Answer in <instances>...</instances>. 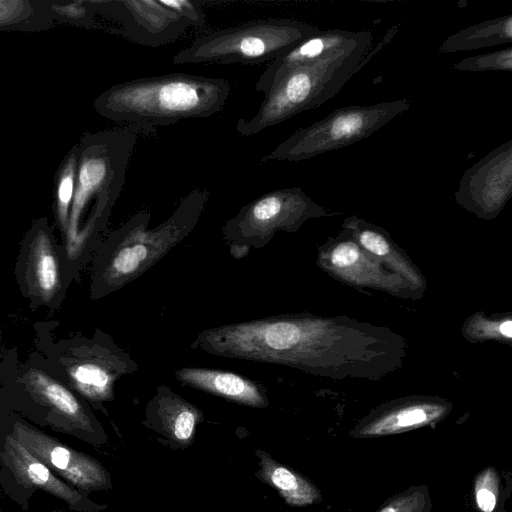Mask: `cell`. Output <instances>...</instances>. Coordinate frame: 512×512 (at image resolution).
Returning <instances> with one entry per match:
<instances>
[{
  "instance_id": "14",
  "label": "cell",
  "mask_w": 512,
  "mask_h": 512,
  "mask_svg": "<svg viewBox=\"0 0 512 512\" xmlns=\"http://www.w3.org/2000/svg\"><path fill=\"white\" fill-rule=\"evenodd\" d=\"M512 42V15L482 21L448 36L439 46L441 53H454Z\"/></svg>"
},
{
  "instance_id": "22",
  "label": "cell",
  "mask_w": 512,
  "mask_h": 512,
  "mask_svg": "<svg viewBox=\"0 0 512 512\" xmlns=\"http://www.w3.org/2000/svg\"><path fill=\"white\" fill-rule=\"evenodd\" d=\"M360 243L370 252L378 256H384L389 252V244L385 238L370 229H363L359 233Z\"/></svg>"
},
{
  "instance_id": "16",
  "label": "cell",
  "mask_w": 512,
  "mask_h": 512,
  "mask_svg": "<svg viewBox=\"0 0 512 512\" xmlns=\"http://www.w3.org/2000/svg\"><path fill=\"white\" fill-rule=\"evenodd\" d=\"M38 386L47 401L63 415L67 416L81 428L91 429V422L75 396L62 385L45 376H38Z\"/></svg>"
},
{
  "instance_id": "12",
  "label": "cell",
  "mask_w": 512,
  "mask_h": 512,
  "mask_svg": "<svg viewBox=\"0 0 512 512\" xmlns=\"http://www.w3.org/2000/svg\"><path fill=\"white\" fill-rule=\"evenodd\" d=\"M2 457L19 483L42 489L65 501L71 507L81 504V495L59 480L43 462L13 436L6 438Z\"/></svg>"
},
{
  "instance_id": "19",
  "label": "cell",
  "mask_w": 512,
  "mask_h": 512,
  "mask_svg": "<svg viewBox=\"0 0 512 512\" xmlns=\"http://www.w3.org/2000/svg\"><path fill=\"white\" fill-rule=\"evenodd\" d=\"M36 275L38 284L42 291L51 292L57 283V266L53 255L43 253L38 257L36 264Z\"/></svg>"
},
{
  "instance_id": "6",
  "label": "cell",
  "mask_w": 512,
  "mask_h": 512,
  "mask_svg": "<svg viewBox=\"0 0 512 512\" xmlns=\"http://www.w3.org/2000/svg\"><path fill=\"white\" fill-rule=\"evenodd\" d=\"M323 209L300 187L275 189L244 205L222 228L230 250L264 247L278 230L296 229Z\"/></svg>"
},
{
  "instance_id": "8",
  "label": "cell",
  "mask_w": 512,
  "mask_h": 512,
  "mask_svg": "<svg viewBox=\"0 0 512 512\" xmlns=\"http://www.w3.org/2000/svg\"><path fill=\"white\" fill-rule=\"evenodd\" d=\"M16 439L47 467L56 470L76 487L103 489L108 483L105 469L95 459L79 453L39 431L19 426Z\"/></svg>"
},
{
  "instance_id": "2",
  "label": "cell",
  "mask_w": 512,
  "mask_h": 512,
  "mask_svg": "<svg viewBox=\"0 0 512 512\" xmlns=\"http://www.w3.org/2000/svg\"><path fill=\"white\" fill-rule=\"evenodd\" d=\"M372 35L358 43L297 66L287 72L265 95L256 113L240 118L236 131L250 137L291 117L321 106L336 96L350 78L371 58Z\"/></svg>"
},
{
  "instance_id": "7",
  "label": "cell",
  "mask_w": 512,
  "mask_h": 512,
  "mask_svg": "<svg viewBox=\"0 0 512 512\" xmlns=\"http://www.w3.org/2000/svg\"><path fill=\"white\" fill-rule=\"evenodd\" d=\"M512 195V139L469 167L455 193L456 201L481 216L496 215Z\"/></svg>"
},
{
  "instance_id": "18",
  "label": "cell",
  "mask_w": 512,
  "mask_h": 512,
  "mask_svg": "<svg viewBox=\"0 0 512 512\" xmlns=\"http://www.w3.org/2000/svg\"><path fill=\"white\" fill-rule=\"evenodd\" d=\"M77 175V158L73 153L62 168L57 183V210L65 227L68 224V210L74 196Z\"/></svg>"
},
{
  "instance_id": "21",
  "label": "cell",
  "mask_w": 512,
  "mask_h": 512,
  "mask_svg": "<svg viewBox=\"0 0 512 512\" xmlns=\"http://www.w3.org/2000/svg\"><path fill=\"white\" fill-rule=\"evenodd\" d=\"M359 258V251L356 244L344 242L339 244L331 255L333 265L343 268L353 265Z\"/></svg>"
},
{
  "instance_id": "1",
  "label": "cell",
  "mask_w": 512,
  "mask_h": 512,
  "mask_svg": "<svg viewBox=\"0 0 512 512\" xmlns=\"http://www.w3.org/2000/svg\"><path fill=\"white\" fill-rule=\"evenodd\" d=\"M230 92L225 78L177 72L118 83L101 94L95 106L103 116L140 132L215 115Z\"/></svg>"
},
{
  "instance_id": "17",
  "label": "cell",
  "mask_w": 512,
  "mask_h": 512,
  "mask_svg": "<svg viewBox=\"0 0 512 512\" xmlns=\"http://www.w3.org/2000/svg\"><path fill=\"white\" fill-rule=\"evenodd\" d=\"M453 69L468 72H512V48L466 57L453 64Z\"/></svg>"
},
{
  "instance_id": "11",
  "label": "cell",
  "mask_w": 512,
  "mask_h": 512,
  "mask_svg": "<svg viewBox=\"0 0 512 512\" xmlns=\"http://www.w3.org/2000/svg\"><path fill=\"white\" fill-rule=\"evenodd\" d=\"M183 385L205 391L226 400L256 408L268 405L264 386L231 371L185 367L175 371Z\"/></svg>"
},
{
  "instance_id": "3",
  "label": "cell",
  "mask_w": 512,
  "mask_h": 512,
  "mask_svg": "<svg viewBox=\"0 0 512 512\" xmlns=\"http://www.w3.org/2000/svg\"><path fill=\"white\" fill-rule=\"evenodd\" d=\"M209 199L206 189L195 188L183 197L173 213L154 228H147L150 212L133 215L115 234L103 278L119 289L150 269L196 227Z\"/></svg>"
},
{
  "instance_id": "13",
  "label": "cell",
  "mask_w": 512,
  "mask_h": 512,
  "mask_svg": "<svg viewBox=\"0 0 512 512\" xmlns=\"http://www.w3.org/2000/svg\"><path fill=\"white\" fill-rule=\"evenodd\" d=\"M147 415L168 438L189 444L202 412L167 386H159L147 405Z\"/></svg>"
},
{
  "instance_id": "10",
  "label": "cell",
  "mask_w": 512,
  "mask_h": 512,
  "mask_svg": "<svg viewBox=\"0 0 512 512\" xmlns=\"http://www.w3.org/2000/svg\"><path fill=\"white\" fill-rule=\"evenodd\" d=\"M369 33L370 31L366 30L318 29L317 32L271 61L258 78L255 90L265 95L291 69L354 45Z\"/></svg>"
},
{
  "instance_id": "20",
  "label": "cell",
  "mask_w": 512,
  "mask_h": 512,
  "mask_svg": "<svg viewBox=\"0 0 512 512\" xmlns=\"http://www.w3.org/2000/svg\"><path fill=\"white\" fill-rule=\"evenodd\" d=\"M162 3L184 18L190 26L201 27L205 23L204 14L196 2L189 0H162Z\"/></svg>"
},
{
  "instance_id": "24",
  "label": "cell",
  "mask_w": 512,
  "mask_h": 512,
  "mask_svg": "<svg viewBox=\"0 0 512 512\" xmlns=\"http://www.w3.org/2000/svg\"><path fill=\"white\" fill-rule=\"evenodd\" d=\"M476 500L479 508L484 512H491L495 507V496L488 489L478 490L476 494Z\"/></svg>"
},
{
  "instance_id": "4",
  "label": "cell",
  "mask_w": 512,
  "mask_h": 512,
  "mask_svg": "<svg viewBox=\"0 0 512 512\" xmlns=\"http://www.w3.org/2000/svg\"><path fill=\"white\" fill-rule=\"evenodd\" d=\"M317 31L313 25L294 19L252 20L196 38L177 52L172 62L244 65L271 62Z\"/></svg>"
},
{
  "instance_id": "23",
  "label": "cell",
  "mask_w": 512,
  "mask_h": 512,
  "mask_svg": "<svg viewBox=\"0 0 512 512\" xmlns=\"http://www.w3.org/2000/svg\"><path fill=\"white\" fill-rule=\"evenodd\" d=\"M426 418L427 414L422 408H410L398 414L397 425L399 427H408L422 423Z\"/></svg>"
},
{
  "instance_id": "25",
  "label": "cell",
  "mask_w": 512,
  "mask_h": 512,
  "mask_svg": "<svg viewBox=\"0 0 512 512\" xmlns=\"http://www.w3.org/2000/svg\"><path fill=\"white\" fill-rule=\"evenodd\" d=\"M499 330L503 336L511 338L512 337V322L510 320H507V321L501 323Z\"/></svg>"
},
{
  "instance_id": "5",
  "label": "cell",
  "mask_w": 512,
  "mask_h": 512,
  "mask_svg": "<svg viewBox=\"0 0 512 512\" xmlns=\"http://www.w3.org/2000/svg\"><path fill=\"white\" fill-rule=\"evenodd\" d=\"M408 99L371 105L338 108L325 118L293 132L259 163L301 161L337 150L370 137L398 115L410 108Z\"/></svg>"
},
{
  "instance_id": "15",
  "label": "cell",
  "mask_w": 512,
  "mask_h": 512,
  "mask_svg": "<svg viewBox=\"0 0 512 512\" xmlns=\"http://www.w3.org/2000/svg\"><path fill=\"white\" fill-rule=\"evenodd\" d=\"M260 460L258 478L276 488L285 500L292 505L308 503L311 489L297 474L274 461L263 451H257Z\"/></svg>"
},
{
  "instance_id": "26",
  "label": "cell",
  "mask_w": 512,
  "mask_h": 512,
  "mask_svg": "<svg viewBox=\"0 0 512 512\" xmlns=\"http://www.w3.org/2000/svg\"><path fill=\"white\" fill-rule=\"evenodd\" d=\"M381 512H396V510H394L392 507H387L383 509Z\"/></svg>"
},
{
  "instance_id": "9",
  "label": "cell",
  "mask_w": 512,
  "mask_h": 512,
  "mask_svg": "<svg viewBox=\"0 0 512 512\" xmlns=\"http://www.w3.org/2000/svg\"><path fill=\"white\" fill-rule=\"evenodd\" d=\"M130 41L159 47L175 41L190 26L162 0H124L110 2Z\"/></svg>"
}]
</instances>
